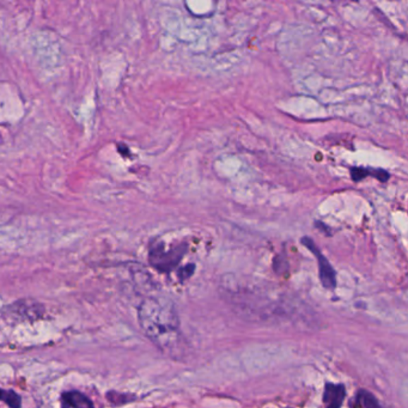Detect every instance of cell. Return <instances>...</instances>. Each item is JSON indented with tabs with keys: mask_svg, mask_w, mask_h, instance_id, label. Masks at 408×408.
Returning <instances> with one entry per match:
<instances>
[{
	"mask_svg": "<svg viewBox=\"0 0 408 408\" xmlns=\"http://www.w3.org/2000/svg\"><path fill=\"white\" fill-rule=\"evenodd\" d=\"M138 321L143 332L158 349L179 357L184 344L176 308L165 297H148L138 308Z\"/></svg>",
	"mask_w": 408,
	"mask_h": 408,
	"instance_id": "6da1fadb",
	"label": "cell"
},
{
	"mask_svg": "<svg viewBox=\"0 0 408 408\" xmlns=\"http://www.w3.org/2000/svg\"><path fill=\"white\" fill-rule=\"evenodd\" d=\"M187 251V244H177L175 247L167 249L163 242H156L150 247V265L161 273H170L180 265Z\"/></svg>",
	"mask_w": 408,
	"mask_h": 408,
	"instance_id": "7a4b0ae2",
	"label": "cell"
},
{
	"mask_svg": "<svg viewBox=\"0 0 408 408\" xmlns=\"http://www.w3.org/2000/svg\"><path fill=\"white\" fill-rule=\"evenodd\" d=\"M44 314V304L32 299H20L5 306L3 316L8 322L37 321Z\"/></svg>",
	"mask_w": 408,
	"mask_h": 408,
	"instance_id": "3957f363",
	"label": "cell"
},
{
	"mask_svg": "<svg viewBox=\"0 0 408 408\" xmlns=\"http://www.w3.org/2000/svg\"><path fill=\"white\" fill-rule=\"evenodd\" d=\"M301 242L318 259V275H320V282H321L322 287L327 289V290H334L337 287V272L334 270L333 266L330 265L326 256L322 254L321 251L318 249V246L315 244L314 241L311 240V237H302Z\"/></svg>",
	"mask_w": 408,
	"mask_h": 408,
	"instance_id": "277c9868",
	"label": "cell"
},
{
	"mask_svg": "<svg viewBox=\"0 0 408 408\" xmlns=\"http://www.w3.org/2000/svg\"><path fill=\"white\" fill-rule=\"evenodd\" d=\"M346 397V388L344 385L327 383L323 392V404L325 408H342Z\"/></svg>",
	"mask_w": 408,
	"mask_h": 408,
	"instance_id": "5b68a950",
	"label": "cell"
},
{
	"mask_svg": "<svg viewBox=\"0 0 408 408\" xmlns=\"http://www.w3.org/2000/svg\"><path fill=\"white\" fill-rule=\"evenodd\" d=\"M61 408H95L94 402L78 390H70L61 395Z\"/></svg>",
	"mask_w": 408,
	"mask_h": 408,
	"instance_id": "8992f818",
	"label": "cell"
},
{
	"mask_svg": "<svg viewBox=\"0 0 408 408\" xmlns=\"http://www.w3.org/2000/svg\"><path fill=\"white\" fill-rule=\"evenodd\" d=\"M368 176L375 177L381 182H387L390 175L382 169L363 168V167H354L351 169V177L354 182H359Z\"/></svg>",
	"mask_w": 408,
	"mask_h": 408,
	"instance_id": "52a82bcc",
	"label": "cell"
},
{
	"mask_svg": "<svg viewBox=\"0 0 408 408\" xmlns=\"http://www.w3.org/2000/svg\"><path fill=\"white\" fill-rule=\"evenodd\" d=\"M351 408H382L381 404L378 402L375 395L371 392L361 389L354 397L352 404H349Z\"/></svg>",
	"mask_w": 408,
	"mask_h": 408,
	"instance_id": "ba28073f",
	"label": "cell"
},
{
	"mask_svg": "<svg viewBox=\"0 0 408 408\" xmlns=\"http://www.w3.org/2000/svg\"><path fill=\"white\" fill-rule=\"evenodd\" d=\"M0 401L8 404L10 408L22 407V399L16 392H13L11 389L8 390V389L0 388Z\"/></svg>",
	"mask_w": 408,
	"mask_h": 408,
	"instance_id": "9c48e42d",
	"label": "cell"
},
{
	"mask_svg": "<svg viewBox=\"0 0 408 408\" xmlns=\"http://www.w3.org/2000/svg\"><path fill=\"white\" fill-rule=\"evenodd\" d=\"M107 399L112 402L114 406H121V404H128L136 399L133 395H128V394H122V392H107Z\"/></svg>",
	"mask_w": 408,
	"mask_h": 408,
	"instance_id": "30bf717a",
	"label": "cell"
},
{
	"mask_svg": "<svg viewBox=\"0 0 408 408\" xmlns=\"http://www.w3.org/2000/svg\"><path fill=\"white\" fill-rule=\"evenodd\" d=\"M194 272H196V265L194 263H188V265L179 268L177 277L180 279V282H185V280L191 278L194 275Z\"/></svg>",
	"mask_w": 408,
	"mask_h": 408,
	"instance_id": "8fae6325",
	"label": "cell"
},
{
	"mask_svg": "<svg viewBox=\"0 0 408 408\" xmlns=\"http://www.w3.org/2000/svg\"><path fill=\"white\" fill-rule=\"evenodd\" d=\"M285 408H291V407H285Z\"/></svg>",
	"mask_w": 408,
	"mask_h": 408,
	"instance_id": "7c38bea8",
	"label": "cell"
}]
</instances>
